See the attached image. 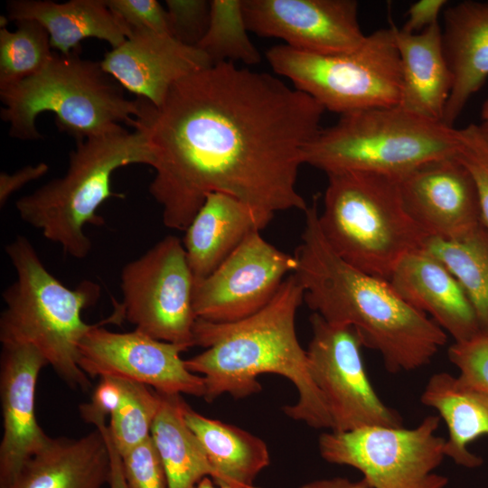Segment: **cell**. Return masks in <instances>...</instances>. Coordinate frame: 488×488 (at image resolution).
Wrapping results in <instances>:
<instances>
[{
  "instance_id": "obj_41",
  "label": "cell",
  "mask_w": 488,
  "mask_h": 488,
  "mask_svg": "<svg viewBox=\"0 0 488 488\" xmlns=\"http://www.w3.org/2000/svg\"><path fill=\"white\" fill-rule=\"evenodd\" d=\"M298 488H372L363 478L352 481L346 477H333L310 481Z\"/></svg>"
},
{
  "instance_id": "obj_9",
  "label": "cell",
  "mask_w": 488,
  "mask_h": 488,
  "mask_svg": "<svg viewBox=\"0 0 488 488\" xmlns=\"http://www.w3.org/2000/svg\"><path fill=\"white\" fill-rule=\"evenodd\" d=\"M266 57L277 74L340 116L399 106L402 73L392 24L372 32L351 52L323 55L278 44Z\"/></svg>"
},
{
  "instance_id": "obj_20",
  "label": "cell",
  "mask_w": 488,
  "mask_h": 488,
  "mask_svg": "<svg viewBox=\"0 0 488 488\" xmlns=\"http://www.w3.org/2000/svg\"><path fill=\"white\" fill-rule=\"evenodd\" d=\"M274 215L226 193L208 194L182 240L194 283L212 273L250 234L264 230Z\"/></svg>"
},
{
  "instance_id": "obj_32",
  "label": "cell",
  "mask_w": 488,
  "mask_h": 488,
  "mask_svg": "<svg viewBox=\"0 0 488 488\" xmlns=\"http://www.w3.org/2000/svg\"><path fill=\"white\" fill-rule=\"evenodd\" d=\"M461 131L457 159L470 173L478 197L482 225L488 231V142L478 125L470 124Z\"/></svg>"
},
{
  "instance_id": "obj_37",
  "label": "cell",
  "mask_w": 488,
  "mask_h": 488,
  "mask_svg": "<svg viewBox=\"0 0 488 488\" xmlns=\"http://www.w3.org/2000/svg\"><path fill=\"white\" fill-rule=\"evenodd\" d=\"M122 396L121 382L118 378L103 376L93 391L89 403L80 406V413L84 421L96 424L105 421L117 408Z\"/></svg>"
},
{
  "instance_id": "obj_27",
  "label": "cell",
  "mask_w": 488,
  "mask_h": 488,
  "mask_svg": "<svg viewBox=\"0 0 488 488\" xmlns=\"http://www.w3.org/2000/svg\"><path fill=\"white\" fill-rule=\"evenodd\" d=\"M159 393L161 406L151 437L163 463L168 488H197L204 477L216 483L217 473L184 420L186 402L179 394Z\"/></svg>"
},
{
  "instance_id": "obj_43",
  "label": "cell",
  "mask_w": 488,
  "mask_h": 488,
  "mask_svg": "<svg viewBox=\"0 0 488 488\" xmlns=\"http://www.w3.org/2000/svg\"><path fill=\"white\" fill-rule=\"evenodd\" d=\"M216 488H258L255 486L254 484L249 485V484H221L217 485Z\"/></svg>"
},
{
  "instance_id": "obj_26",
  "label": "cell",
  "mask_w": 488,
  "mask_h": 488,
  "mask_svg": "<svg viewBox=\"0 0 488 488\" xmlns=\"http://www.w3.org/2000/svg\"><path fill=\"white\" fill-rule=\"evenodd\" d=\"M184 420L197 437L221 484H253L270 463L267 444L236 426L202 416L187 405Z\"/></svg>"
},
{
  "instance_id": "obj_29",
  "label": "cell",
  "mask_w": 488,
  "mask_h": 488,
  "mask_svg": "<svg viewBox=\"0 0 488 488\" xmlns=\"http://www.w3.org/2000/svg\"><path fill=\"white\" fill-rule=\"evenodd\" d=\"M207 31L196 46L212 64L242 61L258 64L261 56L250 41L242 0H211Z\"/></svg>"
},
{
  "instance_id": "obj_15",
  "label": "cell",
  "mask_w": 488,
  "mask_h": 488,
  "mask_svg": "<svg viewBox=\"0 0 488 488\" xmlns=\"http://www.w3.org/2000/svg\"><path fill=\"white\" fill-rule=\"evenodd\" d=\"M358 6L355 0H242L249 32L323 55L351 52L363 43L367 35Z\"/></svg>"
},
{
  "instance_id": "obj_39",
  "label": "cell",
  "mask_w": 488,
  "mask_h": 488,
  "mask_svg": "<svg viewBox=\"0 0 488 488\" xmlns=\"http://www.w3.org/2000/svg\"><path fill=\"white\" fill-rule=\"evenodd\" d=\"M49 171L46 163L35 165H26L9 174L5 172L0 174V206L3 208L9 197L28 183L37 180Z\"/></svg>"
},
{
  "instance_id": "obj_31",
  "label": "cell",
  "mask_w": 488,
  "mask_h": 488,
  "mask_svg": "<svg viewBox=\"0 0 488 488\" xmlns=\"http://www.w3.org/2000/svg\"><path fill=\"white\" fill-rule=\"evenodd\" d=\"M119 380L121 400L110 415L108 429L117 452L123 455L151 436L161 395L143 383Z\"/></svg>"
},
{
  "instance_id": "obj_6",
  "label": "cell",
  "mask_w": 488,
  "mask_h": 488,
  "mask_svg": "<svg viewBox=\"0 0 488 488\" xmlns=\"http://www.w3.org/2000/svg\"><path fill=\"white\" fill-rule=\"evenodd\" d=\"M136 164H152L146 133L118 126L76 142L66 173L18 199L15 208L25 223L59 245L65 254L83 259L92 248L84 232L86 224H102L96 214L99 207L110 197H124L111 189L113 174Z\"/></svg>"
},
{
  "instance_id": "obj_25",
  "label": "cell",
  "mask_w": 488,
  "mask_h": 488,
  "mask_svg": "<svg viewBox=\"0 0 488 488\" xmlns=\"http://www.w3.org/2000/svg\"><path fill=\"white\" fill-rule=\"evenodd\" d=\"M420 401L437 411L447 427L446 456L468 469L482 465V457L468 447L479 437L488 436V394L466 387L456 376L443 371L432 374Z\"/></svg>"
},
{
  "instance_id": "obj_2",
  "label": "cell",
  "mask_w": 488,
  "mask_h": 488,
  "mask_svg": "<svg viewBox=\"0 0 488 488\" xmlns=\"http://www.w3.org/2000/svg\"><path fill=\"white\" fill-rule=\"evenodd\" d=\"M319 194L305 211L294 272L304 302L326 322L352 327L363 346L378 352L389 372L427 365L447 334L430 317L404 301L389 280L344 261L328 244L319 225Z\"/></svg>"
},
{
  "instance_id": "obj_42",
  "label": "cell",
  "mask_w": 488,
  "mask_h": 488,
  "mask_svg": "<svg viewBox=\"0 0 488 488\" xmlns=\"http://www.w3.org/2000/svg\"><path fill=\"white\" fill-rule=\"evenodd\" d=\"M217 484L211 477H204L198 484L197 488H216Z\"/></svg>"
},
{
  "instance_id": "obj_14",
  "label": "cell",
  "mask_w": 488,
  "mask_h": 488,
  "mask_svg": "<svg viewBox=\"0 0 488 488\" xmlns=\"http://www.w3.org/2000/svg\"><path fill=\"white\" fill-rule=\"evenodd\" d=\"M181 345L138 330L115 333L93 324L79 346V365L91 378L109 376L136 381L164 394L203 398V378L191 372Z\"/></svg>"
},
{
  "instance_id": "obj_16",
  "label": "cell",
  "mask_w": 488,
  "mask_h": 488,
  "mask_svg": "<svg viewBox=\"0 0 488 488\" xmlns=\"http://www.w3.org/2000/svg\"><path fill=\"white\" fill-rule=\"evenodd\" d=\"M399 186L407 212L428 238L455 239L482 225L473 178L456 155L415 168Z\"/></svg>"
},
{
  "instance_id": "obj_4",
  "label": "cell",
  "mask_w": 488,
  "mask_h": 488,
  "mask_svg": "<svg viewBox=\"0 0 488 488\" xmlns=\"http://www.w3.org/2000/svg\"><path fill=\"white\" fill-rule=\"evenodd\" d=\"M5 251L16 278L2 294L1 343L33 346L70 388L88 391L91 384L79 365V346L93 324L81 313L97 303L99 286L85 280L68 288L47 270L25 236L17 235Z\"/></svg>"
},
{
  "instance_id": "obj_10",
  "label": "cell",
  "mask_w": 488,
  "mask_h": 488,
  "mask_svg": "<svg viewBox=\"0 0 488 488\" xmlns=\"http://www.w3.org/2000/svg\"><path fill=\"white\" fill-rule=\"evenodd\" d=\"M438 415L412 428L368 427L323 433L318 448L326 462L355 468L372 488H446L448 478L436 473L446 439L436 432Z\"/></svg>"
},
{
  "instance_id": "obj_5",
  "label": "cell",
  "mask_w": 488,
  "mask_h": 488,
  "mask_svg": "<svg viewBox=\"0 0 488 488\" xmlns=\"http://www.w3.org/2000/svg\"><path fill=\"white\" fill-rule=\"evenodd\" d=\"M80 52L81 49L53 53L40 72L0 90L5 105L1 117L9 124L11 137L40 139L35 120L43 112L54 114L59 130L76 142L112 130L119 123L136 128L147 100L127 99L100 61L83 59Z\"/></svg>"
},
{
  "instance_id": "obj_21",
  "label": "cell",
  "mask_w": 488,
  "mask_h": 488,
  "mask_svg": "<svg viewBox=\"0 0 488 488\" xmlns=\"http://www.w3.org/2000/svg\"><path fill=\"white\" fill-rule=\"evenodd\" d=\"M443 42L453 75L442 122L449 127L488 78V0H465L444 10Z\"/></svg>"
},
{
  "instance_id": "obj_3",
  "label": "cell",
  "mask_w": 488,
  "mask_h": 488,
  "mask_svg": "<svg viewBox=\"0 0 488 488\" xmlns=\"http://www.w3.org/2000/svg\"><path fill=\"white\" fill-rule=\"evenodd\" d=\"M304 288L295 273L282 283L272 300L256 314L230 323L196 319L194 346L202 352L185 360L187 369L204 380L206 401L222 394L246 398L261 390L258 377L274 373L295 385L298 399L283 408L290 418L321 429L332 428L324 399L299 343L296 316Z\"/></svg>"
},
{
  "instance_id": "obj_1",
  "label": "cell",
  "mask_w": 488,
  "mask_h": 488,
  "mask_svg": "<svg viewBox=\"0 0 488 488\" xmlns=\"http://www.w3.org/2000/svg\"><path fill=\"white\" fill-rule=\"evenodd\" d=\"M324 111L277 77L230 61L180 80L136 128L147 136L163 223L184 231L211 192L272 214L305 211L296 180Z\"/></svg>"
},
{
  "instance_id": "obj_11",
  "label": "cell",
  "mask_w": 488,
  "mask_h": 488,
  "mask_svg": "<svg viewBox=\"0 0 488 488\" xmlns=\"http://www.w3.org/2000/svg\"><path fill=\"white\" fill-rule=\"evenodd\" d=\"M193 286L183 241L167 235L123 267L122 302L108 321L126 319L136 330L187 350L194 346Z\"/></svg>"
},
{
  "instance_id": "obj_33",
  "label": "cell",
  "mask_w": 488,
  "mask_h": 488,
  "mask_svg": "<svg viewBox=\"0 0 488 488\" xmlns=\"http://www.w3.org/2000/svg\"><path fill=\"white\" fill-rule=\"evenodd\" d=\"M449 361L457 368L463 385L488 394V333L454 343L448 348Z\"/></svg>"
},
{
  "instance_id": "obj_34",
  "label": "cell",
  "mask_w": 488,
  "mask_h": 488,
  "mask_svg": "<svg viewBox=\"0 0 488 488\" xmlns=\"http://www.w3.org/2000/svg\"><path fill=\"white\" fill-rule=\"evenodd\" d=\"M120 456L128 488H168L163 463L151 436Z\"/></svg>"
},
{
  "instance_id": "obj_22",
  "label": "cell",
  "mask_w": 488,
  "mask_h": 488,
  "mask_svg": "<svg viewBox=\"0 0 488 488\" xmlns=\"http://www.w3.org/2000/svg\"><path fill=\"white\" fill-rule=\"evenodd\" d=\"M399 54L402 88L399 107L416 116L442 122L453 75L445 53L441 24L409 33L392 24Z\"/></svg>"
},
{
  "instance_id": "obj_17",
  "label": "cell",
  "mask_w": 488,
  "mask_h": 488,
  "mask_svg": "<svg viewBox=\"0 0 488 488\" xmlns=\"http://www.w3.org/2000/svg\"><path fill=\"white\" fill-rule=\"evenodd\" d=\"M45 365V359L33 346L2 344L0 488H10L25 463L50 439L38 424L34 409L36 382Z\"/></svg>"
},
{
  "instance_id": "obj_45",
  "label": "cell",
  "mask_w": 488,
  "mask_h": 488,
  "mask_svg": "<svg viewBox=\"0 0 488 488\" xmlns=\"http://www.w3.org/2000/svg\"><path fill=\"white\" fill-rule=\"evenodd\" d=\"M481 117L483 121H488V98L482 106Z\"/></svg>"
},
{
  "instance_id": "obj_28",
  "label": "cell",
  "mask_w": 488,
  "mask_h": 488,
  "mask_svg": "<svg viewBox=\"0 0 488 488\" xmlns=\"http://www.w3.org/2000/svg\"><path fill=\"white\" fill-rule=\"evenodd\" d=\"M423 250L440 260L457 279L488 333V231L480 225L455 239L428 238Z\"/></svg>"
},
{
  "instance_id": "obj_12",
  "label": "cell",
  "mask_w": 488,
  "mask_h": 488,
  "mask_svg": "<svg viewBox=\"0 0 488 488\" xmlns=\"http://www.w3.org/2000/svg\"><path fill=\"white\" fill-rule=\"evenodd\" d=\"M310 323L308 365L331 418L330 431L401 427V416L380 399L371 383L357 332L351 326L332 324L315 313Z\"/></svg>"
},
{
  "instance_id": "obj_8",
  "label": "cell",
  "mask_w": 488,
  "mask_h": 488,
  "mask_svg": "<svg viewBox=\"0 0 488 488\" xmlns=\"http://www.w3.org/2000/svg\"><path fill=\"white\" fill-rule=\"evenodd\" d=\"M461 131L399 106L354 111L322 127L304 150V164L326 174L368 172L400 177L457 155Z\"/></svg>"
},
{
  "instance_id": "obj_13",
  "label": "cell",
  "mask_w": 488,
  "mask_h": 488,
  "mask_svg": "<svg viewBox=\"0 0 488 488\" xmlns=\"http://www.w3.org/2000/svg\"><path fill=\"white\" fill-rule=\"evenodd\" d=\"M296 268L294 255L270 244L259 231L250 234L212 273L194 283L196 319L230 323L256 314Z\"/></svg>"
},
{
  "instance_id": "obj_7",
  "label": "cell",
  "mask_w": 488,
  "mask_h": 488,
  "mask_svg": "<svg viewBox=\"0 0 488 488\" xmlns=\"http://www.w3.org/2000/svg\"><path fill=\"white\" fill-rule=\"evenodd\" d=\"M327 178L319 225L344 261L389 280L405 256L423 249L428 236L407 212L399 177L352 171Z\"/></svg>"
},
{
  "instance_id": "obj_24",
  "label": "cell",
  "mask_w": 488,
  "mask_h": 488,
  "mask_svg": "<svg viewBox=\"0 0 488 488\" xmlns=\"http://www.w3.org/2000/svg\"><path fill=\"white\" fill-rule=\"evenodd\" d=\"M6 8L8 20L40 23L49 33L51 47L61 54L80 50V42L87 38L105 41L113 49L131 33L105 0H12Z\"/></svg>"
},
{
  "instance_id": "obj_18",
  "label": "cell",
  "mask_w": 488,
  "mask_h": 488,
  "mask_svg": "<svg viewBox=\"0 0 488 488\" xmlns=\"http://www.w3.org/2000/svg\"><path fill=\"white\" fill-rule=\"evenodd\" d=\"M100 64L123 89L156 108L176 82L212 65L199 48L147 29L131 30L123 43L104 54Z\"/></svg>"
},
{
  "instance_id": "obj_23",
  "label": "cell",
  "mask_w": 488,
  "mask_h": 488,
  "mask_svg": "<svg viewBox=\"0 0 488 488\" xmlns=\"http://www.w3.org/2000/svg\"><path fill=\"white\" fill-rule=\"evenodd\" d=\"M110 457L99 428L79 437H50L23 466L10 488H101Z\"/></svg>"
},
{
  "instance_id": "obj_19",
  "label": "cell",
  "mask_w": 488,
  "mask_h": 488,
  "mask_svg": "<svg viewBox=\"0 0 488 488\" xmlns=\"http://www.w3.org/2000/svg\"><path fill=\"white\" fill-rule=\"evenodd\" d=\"M389 281L404 301L429 315L455 343L483 333L473 305L457 279L427 251L418 250L405 256Z\"/></svg>"
},
{
  "instance_id": "obj_30",
  "label": "cell",
  "mask_w": 488,
  "mask_h": 488,
  "mask_svg": "<svg viewBox=\"0 0 488 488\" xmlns=\"http://www.w3.org/2000/svg\"><path fill=\"white\" fill-rule=\"evenodd\" d=\"M16 29H0V90L40 72L53 56L46 29L34 20L15 22Z\"/></svg>"
},
{
  "instance_id": "obj_44",
  "label": "cell",
  "mask_w": 488,
  "mask_h": 488,
  "mask_svg": "<svg viewBox=\"0 0 488 488\" xmlns=\"http://www.w3.org/2000/svg\"><path fill=\"white\" fill-rule=\"evenodd\" d=\"M478 127L482 136L488 142V121H483L482 124L478 125Z\"/></svg>"
},
{
  "instance_id": "obj_36",
  "label": "cell",
  "mask_w": 488,
  "mask_h": 488,
  "mask_svg": "<svg viewBox=\"0 0 488 488\" xmlns=\"http://www.w3.org/2000/svg\"><path fill=\"white\" fill-rule=\"evenodd\" d=\"M130 30L147 29L172 36L166 9L156 0H105Z\"/></svg>"
},
{
  "instance_id": "obj_40",
  "label": "cell",
  "mask_w": 488,
  "mask_h": 488,
  "mask_svg": "<svg viewBox=\"0 0 488 488\" xmlns=\"http://www.w3.org/2000/svg\"><path fill=\"white\" fill-rule=\"evenodd\" d=\"M95 426L102 433L108 448L110 457L109 487L128 488L123 471L122 459L112 440L108 426L106 425L105 421H100Z\"/></svg>"
},
{
  "instance_id": "obj_38",
  "label": "cell",
  "mask_w": 488,
  "mask_h": 488,
  "mask_svg": "<svg viewBox=\"0 0 488 488\" xmlns=\"http://www.w3.org/2000/svg\"><path fill=\"white\" fill-rule=\"evenodd\" d=\"M446 5V0H419L413 3L407 11V20L400 29L417 33L438 23L440 14Z\"/></svg>"
},
{
  "instance_id": "obj_35",
  "label": "cell",
  "mask_w": 488,
  "mask_h": 488,
  "mask_svg": "<svg viewBox=\"0 0 488 488\" xmlns=\"http://www.w3.org/2000/svg\"><path fill=\"white\" fill-rule=\"evenodd\" d=\"M165 5L172 36L185 45L196 47L209 25L210 1L166 0Z\"/></svg>"
}]
</instances>
